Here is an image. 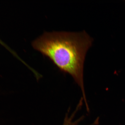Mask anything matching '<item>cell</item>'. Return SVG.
<instances>
[{"label":"cell","instance_id":"6da1fadb","mask_svg":"<svg viewBox=\"0 0 125 125\" xmlns=\"http://www.w3.org/2000/svg\"><path fill=\"white\" fill-rule=\"evenodd\" d=\"M93 40L85 31L80 32H45L33 42L34 49L52 61L62 71L71 75L86 97L83 73L86 54Z\"/></svg>","mask_w":125,"mask_h":125}]
</instances>
